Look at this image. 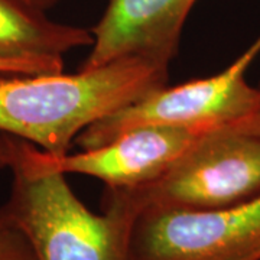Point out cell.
<instances>
[{
	"mask_svg": "<svg viewBox=\"0 0 260 260\" xmlns=\"http://www.w3.org/2000/svg\"><path fill=\"white\" fill-rule=\"evenodd\" d=\"M168 71L126 58L74 74L0 80V132L51 155H65L90 124L165 85Z\"/></svg>",
	"mask_w": 260,
	"mask_h": 260,
	"instance_id": "cell-1",
	"label": "cell"
},
{
	"mask_svg": "<svg viewBox=\"0 0 260 260\" xmlns=\"http://www.w3.org/2000/svg\"><path fill=\"white\" fill-rule=\"evenodd\" d=\"M13 181L0 220L25 234L38 260H130L135 215L102 204L91 211L77 197L67 175L30 167L18 155L10 165Z\"/></svg>",
	"mask_w": 260,
	"mask_h": 260,
	"instance_id": "cell-2",
	"label": "cell"
},
{
	"mask_svg": "<svg viewBox=\"0 0 260 260\" xmlns=\"http://www.w3.org/2000/svg\"><path fill=\"white\" fill-rule=\"evenodd\" d=\"M260 195V136L224 126L210 130L165 174L145 185L106 188L102 203L135 217L143 210H215Z\"/></svg>",
	"mask_w": 260,
	"mask_h": 260,
	"instance_id": "cell-3",
	"label": "cell"
},
{
	"mask_svg": "<svg viewBox=\"0 0 260 260\" xmlns=\"http://www.w3.org/2000/svg\"><path fill=\"white\" fill-rule=\"evenodd\" d=\"M260 54V37L232 65L218 74L179 85L167 84L103 117L80 133L81 149L97 148L130 129L172 124L218 129L237 124L254 112L259 88L249 84L246 73Z\"/></svg>",
	"mask_w": 260,
	"mask_h": 260,
	"instance_id": "cell-4",
	"label": "cell"
},
{
	"mask_svg": "<svg viewBox=\"0 0 260 260\" xmlns=\"http://www.w3.org/2000/svg\"><path fill=\"white\" fill-rule=\"evenodd\" d=\"M130 260H260V195L215 210H143Z\"/></svg>",
	"mask_w": 260,
	"mask_h": 260,
	"instance_id": "cell-5",
	"label": "cell"
},
{
	"mask_svg": "<svg viewBox=\"0 0 260 260\" xmlns=\"http://www.w3.org/2000/svg\"><path fill=\"white\" fill-rule=\"evenodd\" d=\"M205 127L152 124L130 129L97 148L51 155L16 138L18 155L30 167L64 175L78 174L124 189L155 181L208 133Z\"/></svg>",
	"mask_w": 260,
	"mask_h": 260,
	"instance_id": "cell-6",
	"label": "cell"
},
{
	"mask_svg": "<svg viewBox=\"0 0 260 260\" xmlns=\"http://www.w3.org/2000/svg\"><path fill=\"white\" fill-rule=\"evenodd\" d=\"M197 0H109L80 70L133 58L169 70Z\"/></svg>",
	"mask_w": 260,
	"mask_h": 260,
	"instance_id": "cell-7",
	"label": "cell"
},
{
	"mask_svg": "<svg viewBox=\"0 0 260 260\" xmlns=\"http://www.w3.org/2000/svg\"><path fill=\"white\" fill-rule=\"evenodd\" d=\"M32 0H0V61L26 75L64 71L65 54L91 47V30L55 22Z\"/></svg>",
	"mask_w": 260,
	"mask_h": 260,
	"instance_id": "cell-8",
	"label": "cell"
},
{
	"mask_svg": "<svg viewBox=\"0 0 260 260\" xmlns=\"http://www.w3.org/2000/svg\"><path fill=\"white\" fill-rule=\"evenodd\" d=\"M0 260H38L25 234L0 220Z\"/></svg>",
	"mask_w": 260,
	"mask_h": 260,
	"instance_id": "cell-9",
	"label": "cell"
},
{
	"mask_svg": "<svg viewBox=\"0 0 260 260\" xmlns=\"http://www.w3.org/2000/svg\"><path fill=\"white\" fill-rule=\"evenodd\" d=\"M15 160V136L0 135V168H10Z\"/></svg>",
	"mask_w": 260,
	"mask_h": 260,
	"instance_id": "cell-10",
	"label": "cell"
},
{
	"mask_svg": "<svg viewBox=\"0 0 260 260\" xmlns=\"http://www.w3.org/2000/svg\"><path fill=\"white\" fill-rule=\"evenodd\" d=\"M257 88H259V102H257V106H256L254 112L251 113L247 119H244V120L237 123V124H232V126H236L239 129L246 130L249 133L260 136V85Z\"/></svg>",
	"mask_w": 260,
	"mask_h": 260,
	"instance_id": "cell-11",
	"label": "cell"
},
{
	"mask_svg": "<svg viewBox=\"0 0 260 260\" xmlns=\"http://www.w3.org/2000/svg\"><path fill=\"white\" fill-rule=\"evenodd\" d=\"M0 74L2 75H26L23 73L22 68H19L18 65L9 64L5 61H0Z\"/></svg>",
	"mask_w": 260,
	"mask_h": 260,
	"instance_id": "cell-12",
	"label": "cell"
},
{
	"mask_svg": "<svg viewBox=\"0 0 260 260\" xmlns=\"http://www.w3.org/2000/svg\"><path fill=\"white\" fill-rule=\"evenodd\" d=\"M32 2H35L38 6H41L42 9L45 10L52 9L54 6H56L59 3V0H32Z\"/></svg>",
	"mask_w": 260,
	"mask_h": 260,
	"instance_id": "cell-13",
	"label": "cell"
}]
</instances>
